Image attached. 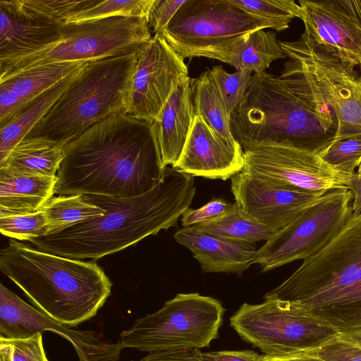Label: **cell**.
<instances>
[{"mask_svg":"<svg viewBox=\"0 0 361 361\" xmlns=\"http://www.w3.org/2000/svg\"><path fill=\"white\" fill-rule=\"evenodd\" d=\"M165 169L153 123L114 114L68 145L54 195L137 196L158 184Z\"/></svg>","mask_w":361,"mask_h":361,"instance_id":"obj_1","label":"cell"},{"mask_svg":"<svg viewBox=\"0 0 361 361\" xmlns=\"http://www.w3.org/2000/svg\"><path fill=\"white\" fill-rule=\"evenodd\" d=\"M195 191L193 176L167 166L161 181L142 195H83L87 201L103 208L104 215L27 241L54 255L97 260L175 226L191 204Z\"/></svg>","mask_w":361,"mask_h":361,"instance_id":"obj_2","label":"cell"},{"mask_svg":"<svg viewBox=\"0 0 361 361\" xmlns=\"http://www.w3.org/2000/svg\"><path fill=\"white\" fill-rule=\"evenodd\" d=\"M231 128L243 151L284 145L319 154L334 140L337 122L324 104L292 90L279 76L255 73L231 115Z\"/></svg>","mask_w":361,"mask_h":361,"instance_id":"obj_3","label":"cell"},{"mask_svg":"<svg viewBox=\"0 0 361 361\" xmlns=\"http://www.w3.org/2000/svg\"><path fill=\"white\" fill-rule=\"evenodd\" d=\"M0 268L37 309L69 326L95 316L111 290V281L97 263L54 255L15 239L1 250Z\"/></svg>","mask_w":361,"mask_h":361,"instance_id":"obj_4","label":"cell"},{"mask_svg":"<svg viewBox=\"0 0 361 361\" xmlns=\"http://www.w3.org/2000/svg\"><path fill=\"white\" fill-rule=\"evenodd\" d=\"M267 298L297 304L338 333L361 330V213Z\"/></svg>","mask_w":361,"mask_h":361,"instance_id":"obj_5","label":"cell"},{"mask_svg":"<svg viewBox=\"0 0 361 361\" xmlns=\"http://www.w3.org/2000/svg\"><path fill=\"white\" fill-rule=\"evenodd\" d=\"M137 52L87 61L24 139H43L67 147L95 123L127 113Z\"/></svg>","mask_w":361,"mask_h":361,"instance_id":"obj_6","label":"cell"},{"mask_svg":"<svg viewBox=\"0 0 361 361\" xmlns=\"http://www.w3.org/2000/svg\"><path fill=\"white\" fill-rule=\"evenodd\" d=\"M279 43L288 57L280 78L294 92L330 109L337 122L334 140L361 135V75L354 67L303 33L298 40Z\"/></svg>","mask_w":361,"mask_h":361,"instance_id":"obj_7","label":"cell"},{"mask_svg":"<svg viewBox=\"0 0 361 361\" xmlns=\"http://www.w3.org/2000/svg\"><path fill=\"white\" fill-rule=\"evenodd\" d=\"M225 309L216 299L197 293H178L158 311L122 331L118 343L145 352L209 347L219 336Z\"/></svg>","mask_w":361,"mask_h":361,"instance_id":"obj_8","label":"cell"},{"mask_svg":"<svg viewBox=\"0 0 361 361\" xmlns=\"http://www.w3.org/2000/svg\"><path fill=\"white\" fill-rule=\"evenodd\" d=\"M149 28L147 18L124 16L64 24L58 42L0 63V80L46 63L86 62L135 53L152 37Z\"/></svg>","mask_w":361,"mask_h":361,"instance_id":"obj_9","label":"cell"},{"mask_svg":"<svg viewBox=\"0 0 361 361\" xmlns=\"http://www.w3.org/2000/svg\"><path fill=\"white\" fill-rule=\"evenodd\" d=\"M230 324L242 339L271 357L314 352L338 334L301 306L275 298L243 303Z\"/></svg>","mask_w":361,"mask_h":361,"instance_id":"obj_10","label":"cell"},{"mask_svg":"<svg viewBox=\"0 0 361 361\" xmlns=\"http://www.w3.org/2000/svg\"><path fill=\"white\" fill-rule=\"evenodd\" d=\"M269 25L237 6L233 0H185L162 34L185 58L219 60L243 36Z\"/></svg>","mask_w":361,"mask_h":361,"instance_id":"obj_11","label":"cell"},{"mask_svg":"<svg viewBox=\"0 0 361 361\" xmlns=\"http://www.w3.org/2000/svg\"><path fill=\"white\" fill-rule=\"evenodd\" d=\"M353 200L348 189L323 195L257 250L255 264L267 271L316 254L348 224L353 216Z\"/></svg>","mask_w":361,"mask_h":361,"instance_id":"obj_12","label":"cell"},{"mask_svg":"<svg viewBox=\"0 0 361 361\" xmlns=\"http://www.w3.org/2000/svg\"><path fill=\"white\" fill-rule=\"evenodd\" d=\"M188 78L184 59L162 36L154 35L137 51L126 114L153 123L174 90Z\"/></svg>","mask_w":361,"mask_h":361,"instance_id":"obj_13","label":"cell"},{"mask_svg":"<svg viewBox=\"0 0 361 361\" xmlns=\"http://www.w3.org/2000/svg\"><path fill=\"white\" fill-rule=\"evenodd\" d=\"M243 171L323 195L348 189L350 174L326 164L318 154L284 145H265L244 152Z\"/></svg>","mask_w":361,"mask_h":361,"instance_id":"obj_14","label":"cell"},{"mask_svg":"<svg viewBox=\"0 0 361 361\" xmlns=\"http://www.w3.org/2000/svg\"><path fill=\"white\" fill-rule=\"evenodd\" d=\"M63 324L31 306L0 283V337L29 338L44 331H53L74 347L79 361H118L122 350L118 342L101 340L94 331Z\"/></svg>","mask_w":361,"mask_h":361,"instance_id":"obj_15","label":"cell"},{"mask_svg":"<svg viewBox=\"0 0 361 361\" xmlns=\"http://www.w3.org/2000/svg\"><path fill=\"white\" fill-rule=\"evenodd\" d=\"M303 34L353 67L361 68V0H300Z\"/></svg>","mask_w":361,"mask_h":361,"instance_id":"obj_16","label":"cell"},{"mask_svg":"<svg viewBox=\"0 0 361 361\" xmlns=\"http://www.w3.org/2000/svg\"><path fill=\"white\" fill-rule=\"evenodd\" d=\"M231 180V191L240 207L277 231L322 196L243 171Z\"/></svg>","mask_w":361,"mask_h":361,"instance_id":"obj_17","label":"cell"},{"mask_svg":"<svg viewBox=\"0 0 361 361\" xmlns=\"http://www.w3.org/2000/svg\"><path fill=\"white\" fill-rule=\"evenodd\" d=\"M244 151L211 128L197 115L174 168L192 176L227 180L244 168Z\"/></svg>","mask_w":361,"mask_h":361,"instance_id":"obj_18","label":"cell"},{"mask_svg":"<svg viewBox=\"0 0 361 361\" xmlns=\"http://www.w3.org/2000/svg\"><path fill=\"white\" fill-rule=\"evenodd\" d=\"M63 25L25 11L18 0H0V63L58 42Z\"/></svg>","mask_w":361,"mask_h":361,"instance_id":"obj_19","label":"cell"},{"mask_svg":"<svg viewBox=\"0 0 361 361\" xmlns=\"http://www.w3.org/2000/svg\"><path fill=\"white\" fill-rule=\"evenodd\" d=\"M174 238L191 251L204 272L241 274L255 264L257 250L251 244L206 233L197 226L178 230Z\"/></svg>","mask_w":361,"mask_h":361,"instance_id":"obj_20","label":"cell"},{"mask_svg":"<svg viewBox=\"0 0 361 361\" xmlns=\"http://www.w3.org/2000/svg\"><path fill=\"white\" fill-rule=\"evenodd\" d=\"M86 62L46 63L18 71L1 79L0 127L27 103L79 70Z\"/></svg>","mask_w":361,"mask_h":361,"instance_id":"obj_21","label":"cell"},{"mask_svg":"<svg viewBox=\"0 0 361 361\" xmlns=\"http://www.w3.org/2000/svg\"><path fill=\"white\" fill-rule=\"evenodd\" d=\"M195 78L179 84L153 122L164 168L178 162L195 119Z\"/></svg>","mask_w":361,"mask_h":361,"instance_id":"obj_22","label":"cell"},{"mask_svg":"<svg viewBox=\"0 0 361 361\" xmlns=\"http://www.w3.org/2000/svg\"><path fill=\"white\" fill-rule=\"evenodd\" d=\"M56 176L12 173L0 169V217L41 209L54 197Z\"/></svg>","mask_w":361,"mask_h":361,"instance_id":"obj_23","label":"cell"},{"mask_svg":"<svg viewBox=\"0 0 361 361\" xmlns=\"http://www.w3.org/2000/svg\"><path fill=\"white\" fill-rule=\"evenodd\" d=\"M82 68L30 101L0 127V164L47 113Z\"/></svg>","mask_w":361,"mask_h":361,"instance_id":"obj_24","label":"cell"},{"mask_svg":"<svg viewBox=\"0 0 361 361\" xmlns=\"http://www.w3.org/2000/svg\"><path fill=\"white\" fill-rule=\"evenodd\" d=\"M276 34L260 29L250 32L233 43L219 59L236 71L265 72L271 63L286 58Z\"/></svg>","mask_w":361,"mask_h":361,"instance_id":"obj_25","label":"cell"},{"mask_svg":"<svg viewBox=\"0 0 361 361\" xmlns=\"http://www.w3.org/2000/svg\"><path fill=\"white\" fill-rule=\"evenodd\" d=\"M66 147L43 139H23L0 164L12 173L56 176Z\"/></svg>","mask_w":361,"mask_h":361,"instance_id":"obj_26","label":"cell"},{"mask_svg":"<svg viewBox=\"0 0 361 361\" xmlns=\"http://www.w3.org/2000/svg\"><path fill=\"white\" fill-rule=\"evenodd\" d=\"M196 226L206 233L249 244L267 241L277 232L250 216L236 202L220 216Z\"/></svg>","mask_w":361,"mask_h":361,"instance_id":"obj_27","label":"cell"},{"mask_svg":"<svg viewBox=\"0 0 361 361\" xmlns=\"http://www.w3.org/2000/svg\"><path fill=\"white\" fill-rule=\"evenodd\" d=\"M195 115L201 117L216 133L229 142H237L231 128V116L209 71L195 78L193 89Z\"/></svg>","mask_w":361,"mask_h":361,"instance_id":"obj_28","label":"cell"},{"mask_svg":"<svg viewBox=\"0 0 361 361\" xmlns=\"http://www.w3.org/2000/svg\"><path fill=\"white\" fill-rule=\"evenodd\" d=\"M47 219V235L78 223L104 215L105 210L87 201L82 195H57L42 207Z\"/></svg>","mask_w":361,"mask_h":361,"instance_id":"obj_29","label":"cell"},{"mask_svg":"<svg viewBox=\"0 0 361 361\" xmlns=\"http://www.w3.org/2000/svg\"><path fill=\"white\" fill-rule=\"evenodd\" d=\"M250 15L267 22L271 29L281 32L298 18L300 6L293 0H233Z\"/></svg>","mask_w":361,"mask_h":361,"instance_id":"obj_30","label":"cell"},{"mask_svg":"<svg viewBox=\"0 0 361 361\" xmlns=\"http://www.w3.org/2000/svg\"><path fill=\"white\" fill-rule=\"evenodd\" d=\"M154 0H94L89 6L71 16L65 24L111 16H137L148 18Z\"/></svg>","mask_w":361,"mask_h":361,"instance_id":"obj_31","label":"cell"},{"mask_svg":"<svg viewBox=\"0 0 361 361\" xmlns=\"http://www.w3.org/2000/svg\"><path fill=\"white\" fill-rule=\"evenodd\" d=\"M251 73L246 70L229 73L222 66H215L209 71L230 116L243 99L251 80Z\"/></svg>","mask_w":361,"mask_h":361,"instance_id":"obj_32","label":"cell"},{"mask_svg":"<svg viewBox=\"0 0 361 361\" xmlns=\"http://www.w3.org/2000/svg\"><path fill=\"white\" fill-rule=\"evenodd\" d=\"M0 231L11 239L26 240L47 235L48 219L42 208L37 212L0 217Z\"/></svg>","mask_w":361,"mask_h":361,"instance_id":"obj_33","label":"cell"},{"mask_svg":"<svg viewBox=\"0 0 361 361\" xmlns=\"http://www.w3.org/2000/svg\"><path fill=\"white\" fill-rule=\"evenodd\" d=\"M319 156L337 171L355 173L361 162V135L334 140Z\"/></svg>","mask_w":361,"mask_h":361,"instance_id":"obj_34","label":"cell"},{"mask_svg":"<svg viewBox=\"0 0 361 361\" xmlns=\"http://www.w3.org/2000/svg\"><path fill=\"white\" fill-rule=\"evenodd\" d=\"M94 0H18L26 11L64 25L72 16L92 4Z\"/></svg>","mask_w":361,"mask_h":361,"instance_id":"obj_35","label":"cell"},{"mask_svg":"<svg viewBox=\"0 0 361 361\" xmlns=\"http://www.w3.org/2000/svg\"><path fill=\"white\" fill-rule=\"evenodd\" d=\"M312 353L327 361H361V330L338 333Z\"/></svg>","mask_w":361,"mask_h":361,"instance_id":"obj_36","label":"cell"},{"mask_svg":"<svg viewBox=\"0 0 361 361\" xmlns=\"http://www.w3.org/2000/svg\"><path fill=\"white\" fill-rule=\"evenodd\" d=\"M6 339L12 347V361H49L41 333L26 338Z\"/></svg>","mask_w":361,"mask_h":361,"instance_id":"obj_37","label":"cell"},{"mask_svg":"<svg viewBox=\"0 0 361 361\" xmlns=\"http://www.w3.org/2000/svg\"><path fill=\"white\" fill-rule=\"evenodd\" d=\"M231 204L225 200L216 199L198 209L188 208L181 216V224L187 228L213 220L225 213Z\"/></svg>","mask_w":361,"mask_h":361,"instance_id":"obj_38","label":"cell"},{"mask_svg":"<svg viewBox=\"0 0 361 361\" xmlns=\"http://www.w3.org/2000/svg\"><path fill=\"white\" fill-rule=\"evenodd\" d=\"M185 0H154L148 16V23L154 35H161Z\"/></svg>","mask_w":361,"mask_h":361,"instance_id":"obj_39","label":"cell"},{"mask_svg":"<svg viewBox=\"0 0 361 361\" xmlns=\"http://www.w3.org/2000/svg\"><path fill=\"white\" fill-rule=\"evenodd\" d=\"M137 361H206L200 348L178 349L149 353Z\"/></svg>","mask_w":361,"mask_h":361,"instance_id":"obj_40","label":"cell"},{"mask_svg":"<svg viewBox=\"0 0 361 361\" xmlns=\"http://www.w3.org/2000/svg\"><path fill=\"white\" fill-rule=\"evenodd\" d=\"M206 361H265L264 355L250 350L203 353Z\"/></svg>","mask_w":361,"mask_h":361,"instance_id":"obj_41","label":"cell"},{"mask_svg":"<svg viewBox=\"0 0 361 361\" xmlns=\"http://www.w3.org/2000/svg\"><path fill=\"white\" fill-rule=\"evenodd\" d=\"M346 185L353 195V215H357L361 213V175L357 173L350 174Z\"/></svg>","mask_w":361,"mask_h":361,"instance_id":"obj_42","label":"cell"},{"mask_svg":"<svg viewBox=\"0 0 361 361\" xmlns=\"http://www.w3.org/2000/svg\"><path fill=\"white\" fill-rule=\"evenodd\" d=\"M264 358L265 361H327L312 352L279 357L264 355Z\"/></svg>","mask_w":361,"mask_h":361,"instance_id":"obj_43","label":"cell"},{"mask_svg":"<svg viewBox=\"0 0 361 361\" xmlns=\"http://www.w3.org/2000/svg\"><path fill=\"white\" fill-rule=\"evenodd\" d=\"M0 361H12V347L4 338H0Z\"/></svg>","mask_w":361,"mask_h":361,"instance_id":"obj_44","label":"cell"},{"mask_svg":"<svg viewBox=\"0 0 361 361\" xmlns=\"http://www.w3.org/2000/svg\"><path fill=\"white\" fill-rule=\"evenodd\" d=\"M357 173L358 175H361V162H360V165H359V166H358V170H357Z\"/></svg>","mask_w":361,"mask_h":361,"instance_id":"obj_45","label":"cell"},{"mask_svg":"<svg viewBox=\"0 0 361 361\" xmlns=\"http://www.w3.org/2000/svg\"><path fill=\"white\" fill-rule=\"evenodd\" d=\"M360 71H361V68H360Z\"/></svg>","mask_w":361,"mask_h":361,"instance_id":"obj_46","label":"cell"}]
</instances>
